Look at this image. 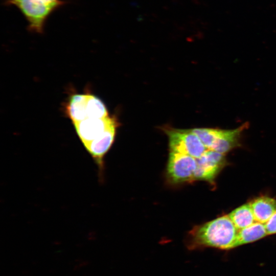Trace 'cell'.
Returning <instances> with one entry per match:
<instances>
[{"instance_id":"6da1fadb","label":"cell","mask_w":276,"mask_h":276,"mask_svg":"<svg viewBox=\"0 0 276 276\" xmlns=\"http://www.w3.org/2000/svg\"><path fill=\"white\" fill-rule=\"evenodd\" d=\"M238 230L229 216L224 215L192 229L187 246L191 250L204 247L231 249L237 247Z\"/></svg>"},{"instance_id":"7a4b0ae2","label":"cell","mask_w":276,"mask_h":276,"mask_svg":"<svg viewBox=\"0 0 276 276\" xmlns=\"http://www.w3.org/2000/svg\"><path fill=\"white\" fill-rule=\"evenodd\" d=\"M4 4L18 9L28 22L27 29L38 34L44 32L49 17L62 6L50 3L47 0H6Z\"/></svg>"},{"instance_id":"3957f363","label":"cell","mask_w":276,"mask_h":276,"mask_svg":"<svg viewBox=\"0 0 276 276\" xmlns=\"http://www.w3.org/2000/svg\"><path fill=\"white\" fill-rule=\"evenodd\" d=\"M197 168V158L185 154L170 152L167 173L172 183L177 184L194 180Z\"/></svg>"},{"instance_id":"277c9868","label":"cell","mask_w":276,"mask_h":276,"mask_svg":"<svg viewBox=\"0 0 276 276\" xmlns=\"http://www.w3.org/2000/svg\"><path fill=\"white\" fill-rule=\"evenodd\" d=\"M168 134L170 151L198 158L208 150L191 130H172L168 131Z\"/></svg>"},{"instance_id":"5b68a950","label":"cell","mask_w":276,"mask_h":276,"mask_svg":"<svg viewBox=\"0 0 276 276\" xmlns=\"http://www.w3.org/2000/svg\"><path fill=\"white\" fill-rule=\"evenodd\" d=\"M197 162L194 180L212 181L224 166L225 159L224 154L208 149L201 156L197 158Z\"/></svg>"},{"instance_id":"8992f818","label":"cell","mask_w":276,"mask_h":276,"mask_svg":"<svg viewBox=\"0 0 276 276\" xmlns=\"http://www.w3.org/2000/svg\"><path fill=\"white\" fill-rule=\"evenodd\" d=\"M116 123L114 118L107 116L101 119H87L73 124L79 139L85 147Z\"/></svg>"},{"instance_id":"52a82bcc","label":"cell","mask_w":276,"mask_h":276,"mask_svg":"<svg viewBox=\"0 0 276 276\" xmlns=\"http://www.w3.org/2000/svg\"><path fill=\"white\" fill-rule=\"evenodd\" d=\"M116 123L111 125L98 138L85 147L98 167L99 172L104 169V157L113 143Z\"/></svg>"},{"instance_id":"ba28073f","label":"cell","mask_w":276,"mask_h":276,"mask_svg":"<svg viewBox=\"0 0 276 276\" xmlns=\"http://www.w3.org/2000/svg\"><path fill=\"white\" fill-rule=\"evenodd\" d=\"M246 127V124L232 130L218 129L217 139L211 150L222 154L228 152L239 144L241 133Z\"/></svg>"},{"instance_id":"9c48e42d","label":"cell","mask_w":276,"mask_h":276,"mask_svg":"<svg viewBox=\"0 0 276 276\" xmlns=\"http://www.w3.org/2000/svg\"><path fill=\"white\" fill-rule=\"evenodd\" d=\"M249 204L255 220L260 223H265L276 212V200L270 197H257Z\"/></svg>"},{"instance_id":"30bf717a","label":"cell","mask_w":276,"mask_h":276,"mask_svg":"<svg viewBox=\"0 0 276 276\" xmlns=\"http://www.w3.org/2000/svg\"><path fill=\"white\" fill-rule=\"evenodd\" d=\"M267 235L265 225L259 222L239 229L237 247L258 240Z\"/></svg>"},{"instance_id":"8fae6325","label":"cell","mask_w":276,"mask_h":276,"mask_svg":"<svg viewBox=\"0 0 276 276\" xmlns=\"http://www.w3.org/2000/svg\"><path fill=\"white\" fill-rule=\"evenodd\" d=\"M228 216L238 229L250 226L256 220L249 203L237 208Z\"/></svg>"},{"instance_id":"7c38bea8","label":"cell","mask_w":276,"mask_h":276,"mask_svg":"<svg viewBox=\"0 0 276 276\" xmlns=\"http://www.w3.org/2000/svg\"><path fill=\"white\" fill-rule=\"evenodd\" d=\"M191 130L199 138L208 149H211L217 137L218 129L199 128Z\"/></svg>"},{"instance_id":"4fadbf2b","label":"cell","mask_w":276,"mask_h":276,"mask_svg":"<svg viewBox=\"0 0 276 276\" xmlns=\"http://www.w3.org/2000/svg\"><path fill=\"white\" fill-rule=\"evenodd\" d=\"M265 227L267 235L276 234V212L265 222Z\"/></svg>"},{"instance_id":"5bb4252c","label":"cell","mask_w":276,"mask_h":276,"mask_svg":"<svg viewBox=\"0 0 276 276\" xmlns=\"http://www.w3.org/2000/svg\"><path fill=\"white\" fill-rule=\"evenodd\" d=\"M47 1L49 2L50 3L59 4L62 6H63L64 5H65V4H66V2L62 0H47Z\"/></svg>"}]
</instances>
